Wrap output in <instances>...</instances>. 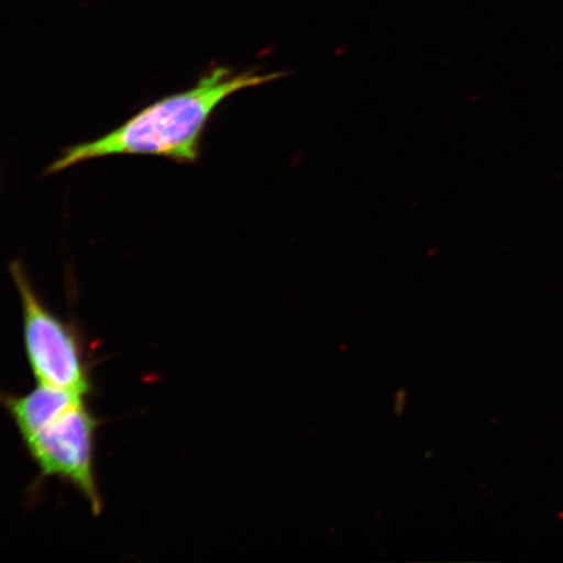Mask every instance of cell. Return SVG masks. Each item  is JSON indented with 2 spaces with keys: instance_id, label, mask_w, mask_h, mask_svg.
<instances>
[{
  "instance_id": "obj_1",
  "label": "cell",
  "mask_w": 563,
  "mask_h": 563,
  "mask_svg": "<svg viewBox=\"0 0 563 563\" xmlns=\"http://www.w3.org/2000/svg\"><path fill=\"white\" fill-rule=\"evenodd\" d=\"M284 76L253 69L236 73L220 65L210 67L194 87L145 106L114 131L67 146L44 175L112 156H153L195 165L201 157L203 133L216 110L239 91L265 86Z\"/></svg>"
},
{
  "instance_id": "obj_2",
  "label": "cell",
  "mask_w": 563,
  "mask_h": 563,
  "mask_svg": "<svg viewBox=\"0 0 563 563\" xmlns=\"http://www.w3.org/2000/svg\"><path fill=\"white\" fill-rule=\"evenodd\" d=\"M0 407L15 424L38 482L54 478L68 485L100 516L103 498L96 462L102 420L88 398L37 384L25 394L0 390Z\"/></svg>"
},
{
  "instance_id": "obj_3",
  "label": "cell",
  "mask_w": 563,
  "mask_h": 563,
  "mask_svg": "<svg viewBox=\"0 0 563 563\" xmlns=\"http://www.w3.org/2000/svg\"><path fill=\"white\" fill-rule=\"evenodd\" d=\"M10 273L20 298L27 365L38 385L81 397L95 393L93 362L80 330L46 306L19 260Z\"/></svg>"
}]
</instances>
